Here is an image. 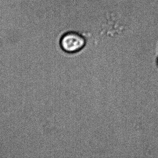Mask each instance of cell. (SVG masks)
<instances>
[{"label":"cell","instance_id":"obj_1","mask_svg":"<svg viewBox=\"0 0 158 158\" xmlns=\"http://www.w3.org/2000/svg\"><path fill=\"white\" fill-rule=\"evenodd\" d=\"M85 45V40L83 36L77 32H70L62 36L60 46L62 50L69 54L80 52Z\"/></svg>","mask_w":158,"mask_h":158},{"label":"cell","instance_id":"obj_2","mask_svg":"<svg viewBox=\"0 0 158 158\" xmlns=\"http://www.w3.org/2000/svg\"><path fill=\"white\" fill-rule=\"evenodd\" d=\"M156 63H157V65L158 66V57L157 59Z\"/></svg>","mask_w":158,"mask_h":158}]
</instances>
